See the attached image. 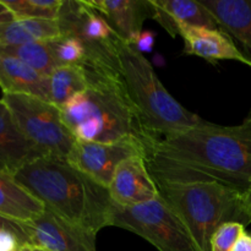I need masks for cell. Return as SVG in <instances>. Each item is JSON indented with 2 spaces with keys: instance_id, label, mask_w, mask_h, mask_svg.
<instances>
[{
  "instance_id": "obj_15",
  "label": "cell",
  "mask_w": 251,
  "mask_h": 251,
  "mask_svg": "<svg viewBox=\"0 0 251 251\" xmlns=\"http://www.w3.org/2000/svg\"><path fill=\"white\" fill-rule=\"evenodd\" d=\"M44 154L25 137L0 98V172L14 176L22 167Z\"/></svg>"
},
{
  "instance_id": "obj_5",
  "label": "cell",
  "mask_w": 251,
  "mask_h": 251,
  "mask_svg": "<svg viewBox=\"0 0 251 251\" xmlns=\"http://www.w3.org/2000/svg\"><path fill=\"white\" fill-rule=\"evenodd\" d=\"M159 196L188 227L200 251H211L216 230L227 222L247 227L243 193L217 183L157 184Z\"/></svg>"
},
{
  "instance_id": "obj_29",
  "label": "cell",
  "mask_w": 251,
  "mask_h": 251,
  "mask_svg": "<svg viewBox=\"0 0 251 251\" xmlns=\"http://www.w3.org/2000/svg\"><path fill=\"white\" fill-rule=\"evenodd\" d=\"M15 20V16L11 14L9 9L2 4V1L0 0V37H1L4 28Z\"/></svg>"
},
{
  "instance_id": "obj_14",
  "label": "cell",
  "mask_w": 251,
  "mask_h": 251,
  "mask_svg": "<svg viewBox=\"0 0 251 251\" xmlns=\"http://www.w3.org/2000/svg\"><path fill=\"white\" fill-rule=\"evenodd\" d=\"M152 16L172 37L180 26L220 29L210 10L200 0H150Z\"/></svg>"
},
{
  "instance_id": "obj_22",
  "label": "cell",
  "mask_w": 251,
  "mask_h": 251,
  "mask_svg": "<svg viewBox=\"0 0 251 251\" xmlns=\"http://www.w3.org/2000/svg\"><path fill=\"white\" fill-rule=\"evenodd\" d=\"M15 19L58 20L64 0H1Z\"/></svg>"
},
{
  "instance_id": "obj_28",
  "label": "cell",
  "mask_w": 251,
  "mask_h": 251,
  "mask_svg": "<svg viewBox=\"0 0 251 251\" xmlns=\"http://www.w3.org/2000/svg\"><path fill=\"white\" fill-rule=\"evenodd\" d=\"M242 202H243V213H244L245 222H247V226H249L251 223V184L248 186L247 190L243 193Z\"/></svg>"
},
{
  "instance_id": "obj_11",
  "label": "cell",
  "mask_w": 251,
  "mask_h": 251,
  "mask_svg": "<svg viewBox=\"0 0 251 251\" xmlns=\"http://www.w3.org/2000/svg\"><path fill=\"white\" fill-rule=\"evenodd\" d=\"M108 191L119 207L141 205L159 196L158 186L147 169L144 156L123 161L115 169Z\"/></svg>"
},
{
  "instance_id": "obj_17",
  "label": "cell",
  "mask_w": 251,
  "mask_h": 251,
  "mask_svg": "<svg viewBox=\"0 0 251 251\" xmlns=\"http://www.w3.org/2000/svg\"><path fill=\"white\" fill-rule=\"evenodd\" d=\"M0 87L2 93L33 96L49 102V76L14 56L0 55Z\"/></svg>"
},
{
  "instance_id": "obj_19",
  "label": "cell",
  "mask_w": 251,
  "mask_h": 251,
  "mask_svg": "<svg viewBox=\"0 0 251 251\" xmlns=\"http://www.w3.org/2000/svg\"><path fill=\"white\" fill-rule=\"evenodd\" d=\"M44 210L43 203L22 188L14 176L0 172V215L25 223L41 216Z\"/></svg>"
},
{
  "instance_id": "obj_4",
  "label": "cell",
  "mask_w": 251,
  "mask_h": 251,
  "mask_svg": "<svg viewBox=\"0 0 251 251\" xmlns=\"http://www.w3.org/2000/svg\"><path fill=\"white\" fill-rule=\"evenodd\" d=\"M118 53L120 76L127 96L154 141L206 122L167 91L144 54L123 41Z\"/></svg>"
},
{
  "instance_id": "obj_31",
  "label": "cell",
  "mask_w": 251,
  "mask_h": 251,
  "mask_svg": "<svg viewBox=\"0 0 251 251\" xmlns=\"http://www.w3.org/2000/svg\"><path fill=\"white\" fill-rule=\"evenodd\" d=\"M19 251H33V250H32V248L28 247V245H22Z\"/></svg>"
},
{
  "instance_id": "obj_16",
  "label": "cell",
  "mask_w": 251,
  "mask_h": 251,
  "mask_svg": "<svg viewBox=\"0 0 251 251\" xmlns=\"http://www.w3.org/2000/svg\"><path fill=\"white\" fill-rule=\"evenodd\" d=\"M251 63V0H200Z\"/></svg>"
},
{
  "instance_id": "obj_13",
  "label": "cell",
  "mask_w": 251,
  "mask_h": 251,
  "mask_svg": "<svg viewBox=\"0 0 251 251\" xmlns=\"http://www.w3.org/2000/svg\"><path fill=\"white\" fill-rule=\"evenodd\" d=\"M109 22L123 42L132 44L142 33L146 19H151L150 0H86Z\"/></svg>"
},
{
  "instance_id": "obj_30",
  "label": "cell",
  "mask_w": 251,
  "mask_h": 251,
  "mask_svg": "<svg viewBox=\"0 0 251 251\" xmlns=\"http://www.w3.org/2000/svg\"><path fill=\"white\" fill-rule=\"evenodd\" d=\"M232 251H251V233H243Z\"/></svg>"
},
{
  "instance_id": "obj_7",
  "label": "cell",
  "mask_w": 251,
  "mask_h": 251,
  "mask_svg": "<svg viewBox=\"0 0 251 251\" xmlns=\"http://www.w3.org/2000/svg\"><path fill=\"white\" fill-rule=\"evenodd\" d=\"M1 100L20 131L44 156L68 159L76 139L64 124L58 107L27 95L2 93Z\"/></svg>"
},
{
  "instance_id": "obj_9",
  "label": "cell",
  "mask_w": 251,
  "mask_h": 251,
  "mask_svg": "<svg viewBox=\"0 0 251 251\" xmlns=\"http://www.w3.org/2000/svg\"><path fill=\"white\" fill-rule=\"evenodd\" d=\"M146 146L137 140H124L112 144L76 140L66 161L82 173L108 188L117 167L135 156H146Z\"/></svg>"
},
{
  "instance_id": "obj_24",
  "label": "cell",
  "mask_w": 251,
  "mask_h": 251,
  "mask_svg": "<svg viewBox=\"0 0 251 251\" xmlns=\"http://www.w3.org/2000/svg\"><path fill=\"white\" fill-rule=\"evenodd\" d=\"M244 232L245 226L242 223H223L211 239V251H232L235 243Z\"/></svg>"
},
{
  "instance_id": "obj_1",
  "label": "cell",
  "mask_w": 251,
  "mask_h": 251,
  "mask_svg": "<svg viewBox=\"0 0 251 251\" xmlns=\"http://www.w3.org/2000/svg\"><path fill=\"white\" fill-rule=\"evenodd\" d=\"M145 161L156 184L217 183L244 193L251 184V109L239 125L205 122L157 140Z\"/></svg>"
},
{
  "instance_id": "obj_26",
  "label": "cell",
  "mask_w": 251,
  "mask_h": 251,
  "mask_svg": "<svg viewBox=\"0 0 251 251\" xmlns=\"http://www.w3.org/2000/svg\"><path fill=\"white\" fill-rule=\"evenodd\" d=\"M0 229H6V230H10V232H14L15 234L19 235V238L21 239L22 244L27 245L26 235H25L24 229H22L21 222L10 220V218L5 217V216L0 215Z\"/></svg>"
},
{
  "instance_id": "obj_20",
  "label": "cell",
  "mask_w": 251,
  "mask_h": 251,
  "mask_svg": "<svg viewBox=\"0 0 251 251\" xmlns=\"http://www.w3.org/2000/svg\"><path fill=\"white\" fill-rule=\"evenodd\" d=\"M61 36L58 20L15 19L4 28L0 46H22L47 42Z\"/></svg>"
},
{
  "instance_id": "obj_6",
  "label": "cell",
  "mask_w": 251,
  "mask_h": 251,
  "mask_svg": "<svg viewBox=\"0 0 251 251\" xmlns=\"http://www.w3.org/2000/svg\"><path fill=\"white\" fill-rule=\"evenodd\" d=\"M58 22L61 34L75 37L83 44L88 54V70L120 75L118 50L122 38L86 0H64Z\"/></svg>"
},
{
  "instance_id": "obj_23",
  "label": "cell",
  "mask_w": 251,
  "mask_h": 251,
  "mask_svg": "<svg viewBox=\"0 0 251 251\" xmlns=\"http://www.w3.org/2000/svg\"><path fill=\"white\" fill-rule=\"evenodd\" d=\"M49 47L58 66L83 65L87 66L88 54L83 44L73 36H61L49 41Z\"/></svg>"
},
{
  "instance_id": "obj_21",
  "label": "cell",
  "mask_w": 251,
  "mask_h": 251,
  "mask_svg": "<svg viewBox=\"0 0 251 251\" xmlns=\"http://www.w3.org/2000/svg\"><path fill=\"white\" fill-rule=\"evenodd\" d=\"M0 55L14 56L43 75L49 76L56 68L49 41L22 46H0Z\"/></svg>"
},
{
  "instance_id": "obj_2",
  "label": "cell",
  "mask_w": 251,
  "mask_h": 251,
  "mask_svg": "<svg viewBox=\"0 0 251 251\" xmlns=\"http://www.w3.org/2000/svg\"><path fill=\"white\" fill-rule=\"evenodd\" d=\"M14 179L44 207L82 229L98 234L112 227L115 203L108 188L68 161L39 157L22 167Z\"/></svg>"
},
{
  "instance_id": "obj_8",
  "label": "cell",
  "mask_w": 251,
  "mask_h": 251,
  "mask_svg": "<svg viewBox=\"0 0 251 251\" xmlns=\"http://www.w3.org/2000/svg\"><path fill=\"white\" fill-rule=\"evenodd\" d=\"M112 227L135 233L159 251H200L185 223L161 196L131 207L115 205Z\"/></svg>"
},
{
  "instance_id": "obj_12",
  "label": "cell",
  "mask_w": 251,
  "mask_h": 251,
  "mask_svg": "<svg viewBox=\"0 0 251 251\" xmlns=\"http://www.w3.org/2000/svg\"><path fill=\"white\" fill-rule=\"evenodd\" d=\"M178 36L183 38L185 54L200 56L211 63L218 60L240 61L251 68L250 61L222 29L180 26L178 28Z\"/></svg>"
},
{
  "instance_id": "obj_27",
  "label": "cell",
  "mask_w": 251,
  "mask_h": 251,
  "mask_svg": "<svg viewBox=\"0 0 251 251\" xmlns=\"http://www.w3.org/2000/svg\"><path fill=\"white\" fill-rule=\"evenodd\" d=\"M153 42H154L153 32L142 31V33L137 37L136 41H135L132 44H130V46L134 47V48L136 49V50H139L140 53H144V51H151L152 47H153Z\"/></svg>"
},
{
  "instance_id": "obj_10",
  "label": "cell",
  "mask_w": 251,
  "mask_h": 251,
  "mask_svg": "<svg viewBox=\"0 0 251 251\" xmlns=\"http://www.w3.org/2000/svg\"><path fill=\"white\" fill-rule=\"evenodd\" d=\"M28 247L46 251H97V234L68 222L46 208L41 216L22 223Z\"/></svg>"
},
{
  "instance_id": "obj_3",
  "label": "cell",
  "mask_w": 251,
  "mask_h": 251,
  "mask_svg": "<svg viewBox=\"0 0 251 251\" xmlns=\"http://www.w3.org/2000/svg\"><path fill=\"white\" fill-rule=\"evenodd\" d=\"M60 113L78 141L112 144L137 140L147 150L156 142L145 129L120 75L98 77L61 107Z\"/></svg>"
},
{
  "instance_id": "obj_18",
  "label": "cell",
  "mask_w": 251,
  "mask_h": 251,
  "mask_svg": "<svg viewBox=\"0 0 251 251\" xmlns=\"http://www.w3.org/2000/svg\"><path fill=\"white\" fill-rule=\"evenodd\" d=\"M102 76L114 75L95 73L83 65L58 66L49 75V102L60 109L69 100L87 90L93 81Z\"/></svg>"
},
{
  "instance_id": "obj_32",
  "label": "cell",
  "mask_w": 251,
  "mask_h": 251,
  "mask_svg": "<svg viewBox=\"0 0 251 251\" xmlns=\"http://www.w3.org/2000/svg\"><path fill=\"white\" fill-rule=\"evenodd\" d=\"M32 248V247H31ZM32 250L33 251H46V250H41V249H37V248H32Z\"/></svg>"
},
{
  "instance_id": "obj_25",
  "label": "cell",
  "mask_w": 251,
  "mask_h": 251,
  "mask_svg": "<svg viewBox=\"0 0 251 251\" xmlns=\"http://www.w3.org/2000/svg\"><path fill=\"white\" fill-rule=\"evenodd\" d=\"M19 235L6 229H0V251H19L22 247Z\"/></svg>"
}]
</instances>
